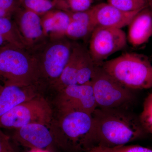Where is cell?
I'll use <instances>...</instances> for the list:
<instances>
[{
	"label": "cell",
	"mask_w": 152,
	"mask_h": 152,
	"mask_svg": "<svg viewBox=\"0 0 152 152\" xmlns=\"http://www.w3.org/2000/svg\"><path fill=\"white\" fill-rule=\"evenodd\" d=\"M92 116L91 148L124 145L141 138L147 134L139 116L128 109L97 107Z\"/></svg>",
	"instance_id": "obj_1"
},
{
	"label": "cell",
	"mask_w": 152,
	"mask_h": 152,
	"mask_svg": "<svg viewBox=\"0 0 152 152\" xmlns=\"http://www.w3.org/2000/svg\"><path fill=\"white\" fill-rule=\"evenodd\" d=\"M0 81L6 86L44 84L31 52L11 44L0 47Z\"/></svg>",
	"instance_id": "obj_2"
},
{
	"label": "cell",
	"mask_w": 152,
	"mask_h": 152,
	"mask_svg": "<svg viewBox=\"0 0 152 152\" xmlns=\"http://www.w3.org/2000/svg\"><path fill=\"white\" fill-rule=\"evenodd\" d=\"M51 126L55 143L63 149L70 152H86L91 148L92 114L82 111L59 113L58 121Z\"/></svg>",
	"instance_id": "obj_3"
},
{
	"label": "cell",
	"mask_w": 152,
	"mask_h": 152,
	"mask_svg": "<svg viewBox=\"0 0 152 152\" xmlns=\"http://www.w3.org/2000/svg\"><path fill=\"white\" fill-rule=\"evenodd\" d=\"M100 66L116 80L130 89L152 88V64L144 55L126 53L105 61Z\"/></svg>",
	"instance_id": "obj_4"
},
{
	"label": "cell",
	"mask_w": 152,
	"mask_h": 152,
	"mask_svg": "<svg viewBox=\"0 0 152 152\" xmlns=\"http://www.w3.org/2000/svg\"><path fill=\"white\" fill-rule=\"evenodd\" d=\"M68 38H48L30 50L36 62L44 84L53 85L59 79L67 64L73 46Z\"/></svg>",
	"instance_id": "obj_5"
},
{
	"label": "cell",
	"mask_w": 152,
	"mask_h": 152,
	"mask_svg": "<svg viewBox=\"0 0 152 152\" xmlns=\"http://www.w3.org/2000/svg\"><path fill=\"white\" fill-rule=\"evenodd\" d=\"M91 82L98 108L128 109L134 102L132 90L121 84L100 66L96 65Z\"/></svg>",
	"instance_id": "obj_6"
},
{
	"label": "cell",
	"mask_w": 152,
	"mask_h": 152,
	"mask_svg": "<svg viewBox=\"0 0 152 152\" xmlns=\"http://www.w3.org/2000/svg\"><path fill=\"white\" fill-rule=\"evenodd\" d=\"M53 119L51 107L39 94L0 117V128L16 130L34 123L42 124L50 128Z\"/></svg>",
	"instance_id": "obj_7"
},
{
	"label": "cell",
	"mask_w": 152,
	"mask_h": 152,
	"mask_svg": "<svg viewBox=\"0 0 152 152\" xmlns=\"http://www.w3.org/2000/svg\"><path fill=\"white\" fill-rule=\"evenodd\" d=\"M96 65L88 50L73 42L70 56L59 79L50 86L59 91L69 86L82 85L91 81Z\"/></svg>",
	"instance_id": "obj_8"
},
{
	"label": "cell",
	"mask_w": 152,
	"mask_h": 152,
	"mask_svg": "<svg viewBox=\"0 0 152 152\" xmlns=\"http://www.w3.org/2000/svg\"><path fill=\"white\" fill-rule=\"evenodd\" d=\"M127 40L121 29L96 27L90 37L88 50L95 64L100 66L108 57L125 48Z\"/></svg>",
	"instance_id": "obj_9"
},
{
	"label": "cell",
	"mask_w": 152,
	"mask_h": 152,
	"mask_svg": "<svg viewBox=\"0 0 152 152\" xmlns=\"http://www.w3.org/2000/svg\"><path fill=\"white\" fill-rule=\"evenodd\" d=\"M58 92L56 103L59 113L82 111L92 114L97 108L91 81L70 85Z\"/></svg>",
	"instance_id": "obj_10"
},
{
	"label": "cell",
	"mask_w": 152,
	"mask_h": 152,
	"mask_svg": "<svg viewBox=\"0 0 152 152\" xmlns=\"http://www.w3.org/2000/svg\"><path fill=\"white\" fill-rule=\"evenodd\" d=\"M12 20L16 25L28 50L39 45L48 39L39 14L21 7L14 14Z\"/></svg>",
	"instance_id": "obj_11"
},
{
	"label": "cell",
	"mask_w": 152,
	"mask_h": 152,
	"mask_svg": "<svg viewBox=\"0 0 152 152\" xmlns=\"http://www.w3.org/2000/svg\"><path fill=\"white\" fill-rule=\"evenodd\" d=\"M42 124L34 123L15 130L14 140L31 149H47L55 143L50 129Z\"/></svg>",
	"instance_id": "obj_12"
},
{
	"label": "cell",
	"mask_w": 152,
	"mask_h": 152,
	"mask_svg": "<svg viewBox=\"0 0 152 152\" xmlns=\"http://www.w3.org/2000/svg\"><path fill=\"white\" fill-rule=\"evenodd\" d=\"M91 10L96 26L119 29L128 26L141 11L124 12L108 3H100L92 6Z\"/></svg>",
	"instance_id": "obj_13"
},
{
	"label": "cell",
	"mask_w": 152,
	"mask_h": 152,
	"mask_svg": "<svg viewBox=\"0 0 152 152\" xmlns=\"http://www.w3.org/2000/svg\"><path fill=\"white\" fill-rule=\"evenodd\" d=\"M42 84L28 86L3 85L0 88V117L16 106L39 94Z\"/></svg>",
	"instance_id": "obj_14"
},
{
	"label": "cell",
	"mask_w": 152,
	"mask_h": 152,
	"mask_svg": "<svg viewBox=\"0 0 152 152\" xmlns=\"http://www.w3.org/2000/svg\"><path fill=\"white\" fill-rule=\"evenodd\" d=\"M128 39L134 47L146 43L152 36V12L148 7L135 16L129 24Z\"/></svg>",
	"instance_id": "obj_15"
},
{
	"label": "cell",
	"mask_w": 152,
	"mask_h": 152,
	"mask_svg": "<svg viewBox=\"0 0 152 152\" xmlns=\"http://www.w3.org/2000/svg\"><path fill=\"white\" fill-rule=\"evenodd\" d=\"M41 16L42 26L47 37H66V32L71 21L69 13L54 9Z\"/></svg>",
	"instance_id": "obj_16"
},
{
	"label": "cell",
	"mask_w": 152,
	"mask_h": 152,
	"mask_svg": "<svg viewBox=\"0 0 152 152\" xmlns=\"http://www.w3.org/2000/svg\"><path fill=\"white\" fill-rule=\"evenodd\" d=\"M69 14L71 21L66 32V37L70 40H78L91 37L96 27L91 8L83 12Z\"/></svg>",
	"instance_id": "obj_17"
},
{
	"label": "cell",
	"mask_w": 152,
	"mask_h": 152,
	"mask_svg": "<svg viewBox=\"0 0 152 152\" xmlns=\"http://www.w3.org/2000/svg\"><path fill=\"white\" fill-rule=\"evenodd\" d=\"M0 35L9 43L27 50L16 25L12 19L0 17Z\"/></svg>",
	"instance_id": "obj_18"
},
{
	"label": "cell",
	"mask_w": 152,
	"mask_h": 152,
	"mask_svg": "<svg viewBox=\"0 0 152 152\" xmlns=\"http://www.w3.org/2000/svg\"><path fill=\"white\" fill-rule=\"evenodd\" d=\"M94 0H57L55 8L69 13L86 11L91 7Z\"/></svg>",
	"instance_id": "obj_19"
},
{
	"label": "cell",
	"mask_w": 152,
	"mask_h": 152,
	"mask_svg": "<svg viewBox=\"0 0 152 152\" xmlns=\"http://www.w3.org/2000/svg\"><path fill=\"white\" fill-rule=\"evenodd\" d=\"M57 0H20L22 7L42 15L55 8Z\"/></svg>",
	"instance_id": "obj_20"
},
{
	"label": "cell",
	"mask_w": 152,
	"mask_h": 152,
	"mask_svg": "<svg viewBox=\"0 0 152 152\" xmlns=\"http://www.w3.org/2000/svg\"><path fill=\"white\" fill-rule=\"evenodd\" d=\"M107 3L126 12L141 10L148 7V0H107Z\"/></svg>",
	"instance_id": "obj_21"
},
{
	"label": "cell",
	"mask_w": 152,
	"mask_h": 152,
	"mask_svg": "<svg viewBox=\"0 0 152 152\" xmlns=\"http://www.w3.org/2000/svg\"><path fill=\"white\" fill-rule=\"evenodd\" d=\"M139 118L146 132L152 135V93L145 98L142 110Z\"/></svg>",
	"instance_id": "obj_22"
},
{
	"label": "cell",
	"mask_w": 152,
	"mask_h": 152,
	"mask_svg": "<svg viewBox=\"0 0 152 152\" xmlns=\"http://www.w3.org/2000/svg\"><path fill=\"white\" fill-rule=\"evenodd\" d=\"M86 152H152V149L139 145H124L113 148L94 147Z\"/></svg>",
	"instance_id": "obj_23"
},
{
	"label": "cell",
	"mask_w": 152,
	"mask_h": 152,
	"mask_svg": "<svg viewBox=\"0 0 152 152\" xmlns=\"http://www.w3.org/2000/svg\"><path fill=\"white\" fill-rule=\"evenodd\" d=\"M21 7L20 0H0V17L12 19Z\"/></svg>",
	"instance_id": "obj_24"
},
{
	"label": "cell",
	"mask_w": 152,
	"mask_h": 152,
	"mask_svg": "<svg viewBox=\"0 0 152 152\" xmlns=\"http://www.w3.org/2000/svg\"><path fill=\"white\" fill-rule=\"evenodd\" d=\"M0 152H17L11 144L10 137L0 129Z\"/></svg>",
	"instance_id": "obj_25"
},
{
	"label": "cell",
	"mask_w": 152,
	"mask_h": 152,
	"mask_svg": "<svg viewBox=\"0 0 152 152\" xmlns=\"http://www.w3.org/2000/svg\"><path fill=\"white\" fill-rule=\"evenodd\" d=\"M10 43H9L7 41L5 38L3 36L0 35V47L4 46Z\"/></svg>",
	"instance_id": "obj_26"
},
{
	"label": "cell",
	"mask_w": 152,
	"mask_h": 152,
	"mask_svg": "<svg viewBox=\"0 0 152 152\" xmlns=\"http://www.w3.org/2000/svg\"><path fill=\"white\" fill-rule=\"evenodd\" d=\"M28 152H50L48 149H31Z\"/></svg>",
	"instance_id": "obj_27"
},
{
	"label": "cell",
	"mask_w": 152,
	"mask_h": 152,
	"mask_svg": "<svg viewBox=\"0 0 152 152\" xmlns=\"http://www.w3.org/2000/svg\"><path fill=\"white\" fill-rule=\"evenodd\" d=\"M148 7L152 12V0H148Z\"/></svg>",
	"instance_id": "obj_28"
},
{
	"label": "cell",
	"mask_w": 152,
	"mask_h": 152,
	"mask_svg": "<svg viewBox=\"0 0 152 152\" xmlns=\"http://www.w3.org/2000/svg\"><path fill=\"white\" fill-rule=\"evenodd\" d=\"M2 86V85H1V84H0V88H1V87Z\"/></svg>",
	"instance_id": "obj_29"
}]
</instances>
